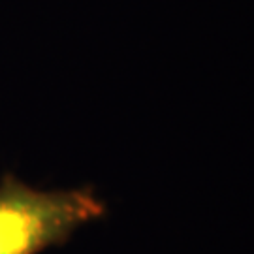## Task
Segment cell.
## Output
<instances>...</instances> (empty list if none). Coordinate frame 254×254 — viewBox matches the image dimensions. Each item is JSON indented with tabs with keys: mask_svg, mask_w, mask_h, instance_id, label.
Wrapping results in <instances>:
<instances>
[{
	"mask_svg": "<svg viewBox=\"0 0 254 254\" xmlns=\"http://www.w3.org/2000/svg\"><path fill=\"white\" fill-rule=\"evenodd\" d=\"M108 205L94 187L42 190L6 172L0 179V254H42L64 247Z\"/></svg>",
	"mask_w": 254,
	"mask_h": 254,
	"instance_id": "1",
	"label": "cell"
}]
</instances>
